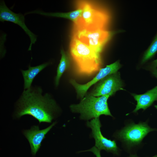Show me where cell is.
Instances as JSON below:
<instances>
[{
	"label": "cell",
	"mask_w": 157,
	"mask_h": 157,
	"mask_svg": "<svg viewBox=\"0 0 157 157\" xmlns=\"http://www.w3.org/2000/svg\"><path fill=\"white\" fill-rule=\"evenodd\" d=\"M77 4L82 12L77 23L74 24V28L88 30L105 29L110 19L105 10L88 1H78Z\"/></svg>",
	"instance_id": "obj_3"
},
{
	"label": "cell",
	"mask_w": 157,
	"mask_h": 157,
	"mask_svg": "<svg viewBox=\"0 0 157 157\" xmlns=\"http://www.w3.org/2000/svg\"><path fill=\"white\" fill-rule=\"evenodd\" d=\"M77 8V9L75 10L67 13H47L42 11L36 10L26 13L25 15L35 13L47 16L63 18L72 21L75 24L77 23L81 17L82 12L81 8Z\"/></svg>",
	"instance_id": "obj_13"
},
{
	"label": "cell",
	"mask_w": 157,
	"mask_h": 157,
	"mask_svg": "<svg viewBox=\"0 0 157 157\" xmlns=\"http://www.w3.org/2000/svg\"><path fill=\"white\" fill-rule=\"evenodd\" d=\"M151 66L154 69L157 67V59L153 61L151 64Z\"/></svg>",
	"instance_id": "obj_18"
},
{
	"label": "cell",
	"mask_w": 157,
	"mask_h": 157,
	"mask_svg": "<svg viewBox=\"0 0 157 157\" xmlns=\"http://www.w3.org/2000/svg\"><path fill=\"white\" fill-rule=\"evenodd\" d=\"M153 74L157 78V67L154 69Z\"/></svg>",
	"instance_id": "obj_19"
},
{
	"label": "cell",
	"mask_w": 157,
	"mask_h": 157,
	"mask_svg": "<svg viewBox=\"0 0 157 157\" xmlns=\"http://www.w3.org/2000/svg\"><path fill=\"white\" fill-rule=\"evenodd\" d=\"M157 52V34L145 52L141 63H143L151 58Z\"/></svg>",
	"instance_id": "obj_16"
},
{
	"label": "cell",
	"mask_w": 157,
	"mask_h": 157,
	"mask_svg": "<svg viewBox=\"0 0 157 157\" xmlns=\"http://www.w3.org/2000/svg\"><path fill=\"white\" fill-rule=\"evenodd\" d=\"M74 29L73 37L79 40L99 54L113 34L103 28L92 30Z\"/></svg>",
	"instance_id": "obj_6"
},
{
	"label": "cell",
	"mask_w": 157,
	"mask_h": 157,
	"mask_svg": "<svg viewBox=\"0 0 157 157\" xmlns=\"http://www.w3.org/2000/svg\"><path fill=\"white\" fill-rule=\"evenodd\" d=\"M87 125L92 130V135L95 141V146L100 151L104 150L114 155H119L120 150L117 146L116 142L107 139L102 134L100 129L101 125L99 117L87 122Z\"/></svg>",
	"instance_id": "obj_7"
},
{
	"label": "cell",
	"mask_w": 157,
	"mask_h": 157,
	"mask_svg": "<svg viewBox=\"0 0 157 157\" xmlns=\"http://www.w3.org/2000/svg\"><path fill=\"white\" fill-rule=\"evenodd\" d=\"M60 53L61 58L57 69V74L55 79V84L56 86L58 85L60 78L69 66V57L63 49H61Z\"/></svg>",
	"instance_id": "obj_15"
},
{
	"label": "cell",
	"mask_w": 157,
	"mask_h": 157,
	"mask_svg": "<svg viewBox=\"0 0 157 157\" xmlns=\"http://www.w3.org/2000/svg\"><path fill=\"white\" fill-rule=\"evenodd\" d=\"M0 21L10 22L20 26L30 38L31 43L28 51H31L32 45L37 41V36L33 33L27 27L25 22L24 16L22 14L15 13L11 10L6 5L4 1L1 2L0 5Z\"/></svg>",
	"instance_id": "obj_10"
},
{
	"label": "cell",
	"mask_w": 157,
	"mask_h": 157,
	"mask_svg": "<svg viewBox=\"0 0 157 157\" xmlns=\"http://www.w3.org/2000/svg\"><path fill=\"white\" fill-rule=\"evenodd\" d=\"M123 90V83L120 74L117 72L100 81L89 94L97 97L107 95L111 96L117 91Z\"/></svg>",
	"instance_id": "obj_9"
},
{
	"label": "cell",
	"mask_w": 157,
	"mask_h": 157,
	"mask_svg": "<svg viewBox=\"0 0 157 157\" xmlns=\"http://www.w3.org/2000/svg\"><path fill=\"white\" fill-rule=\"evenodd\" d=\"M56 124L53 123L49 126L42 130H40L38 126H34L30 129L24 130L23 133L29 143L31 153L35 156L40 149L42 140L45 138V135Z\"/></svg>",
	"instance_id": "obj_11"
},
{
	"label": "cell",
	"mask_w": 157,
	"mask_h": 157,
	"mask_svg": "<svg viewBox=\"0 0 157 157\" xmlns=\"http://www.w3.org/2000/svg\"><path fill=\"white\" fill-rule=\"evenodd\" d=\"M121 65L118 60L105 67L101 68L92 80L84 84L78 83L74 79H71L70 82L75 88L77 97L82 99L85 96L87 91L93 85L100 81L107 76L116 73L121 67Z\"/></svg>",
	"instance_id": "obj_8"
},
{
	"label": "cell",
	"mask_w": 157,
	"mask_h": 157,
	"mask_svg": "<svg viewBox=\"0 0 157 157\" xmlns=\"http://www.w3.org/2000/svg\"><path fill=\"white\" fill-rule=\"evenodd\" d=\"M110 96L107 95L97 97L86 94L79 104L71 105L70 108L72 112L80 113L81 119L88 120L103 115L112 117L107 103Z\"/></svg>",
	"instance_id": "obj_4"
},
{
	"label": "cell",
	"mask_w": 157,
	"mask_h": 157,
	"mask_svg": "<svg viewBox=\"0 0 157 157\" xmlns=\"http://www.w3.org/2000/svg\"><path fill=\"white\" fill-rule=\"evenodd\" d=\"M16 116L31 115L39 122L51 123L57 108L54 101L48 94L41 95V90H24L18 102Z\"/></svg>",
	"instance_id": "obj_1"
},
{
	"label": "cell",
	"mask_w": 157,
	"mask_h": 157,
	"mask_svg": "<svg viewBox=\"0 0 157 157\" xmlns=\"http://www.w3.org/2000/svg\"><path fill=\"white\" fill-rule=\"evenodd\" d=\"M49 64V63H47L35 67L29 66L28 70L22 71L24 80V90L31 89V83L35 77Z\"/></svg>",
	"instance_id": "obj_14"
},
{
	"label": "cell",
	"mask_w": 157,
	"mask_h": 157,
	"mask_svg": "<svg viewBox=\"0 0 157 157\" xmlns=\"http://www.w3.org/2000/svg\"><path fill=\"white\" fill-rule=\"evenodd\" d=\"M70 49L75 64L76 72L78 74L89 76L100 69L99 54L73 37L71 41Z\"/></svg>",
	"instance_id": "obj_2"
},
{
	"label": "cell",
	"mask_w": 157,
	"mask_h": 157,
	"mask_svg": "<svg viewBox=\"0 0 157 157\" xmlns=\"http://www.w3.org/2000/svg\"><path fill=\"white\" fill-rule=\"evenodd\" d=\"M127 157H140L138 156L137 155L135 154H131ZM157 157V155H155L152 157Z\"/></svg>",
	"instance_id": "obj_20"
},
{
	"label": "cell",
	"mask_w": 157,
	"mask_h": 157,
	"mask_svg": "<svg viewBox=\"0 0 157 157\" xmlns=\"http://www.w3.org/2000/svg\"><path fill=\"white\" fill-rule=\"evenodd\" d=\"M100 150L97 148L95 146H94L91 149L88 150L83 151H79L82 152L84 151H89L92 152L96 157H101L100 154Z\"/></svg>",
	"instance_id": "obj_17"
},
{
	"label": "cell",
	"mask_w": 157,
	"mask_h": 157,
	"mask_svg": "<svg viewBox=\"0 0 157 157\" xmlns=\"http://www.w3.org/2000/svg\"><path fill=\"white\" fill-rule=\"evenodd\" d=\"M154 107L157 109V105H155Z\"/></svg>",
	"instance_id": "obj_21"
},
{
	"label": "cell",
	"mask_w": 157,
	"mask_h": 157,
	"mask_svg": "<svg viewBox=\"0 0 157 157\" xmlns=\"http://www.w3.org/2000/svg\"><path fill=\"white\" fill-rule=\"evenodd\" d=\"M150 127L146 122L130 124L117 133L116 137L124 144L128 151L139 145L150 132L155 130Z\"/></svg>",
	"instance_id": "obj_5"
},
{
	"label": "cell",
	"mask_w": 157,
	"mask_h": 157,
	"mask_svg": "<svg viewBox=\"0 0 157 157\" xmlns=\"http://www.w3.org/2000/svg\"><path fill=\"white\" fill-rule=\"evenodd\" d=\"M132 95L137 101L135 108L133 112H136L141 109L144 110L155 101H157V85L143 94H133Z\"/></svg>",
	"instance_id": "obj_12"
}]
</instances>
